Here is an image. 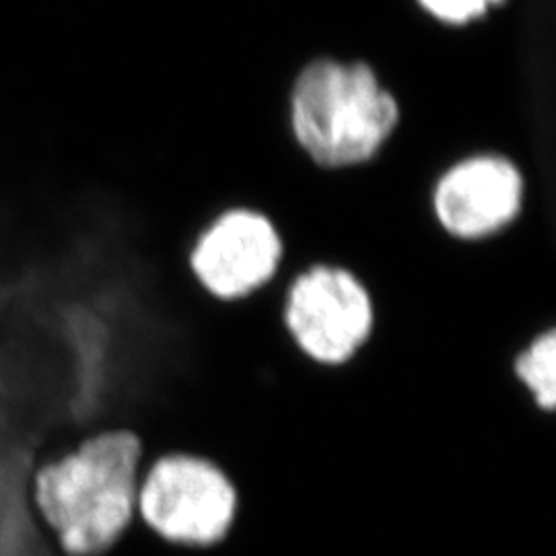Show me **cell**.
Here are the masks:
<instances>
[{"label": "cell", "mask_w": 556, "mask_h": 556, "mask_svg": "<svg viewBox=\"0 0 556 556\" xmlns=\"http://www.w3.org/2000/svg\"><path fill=\"white\" fill-rule=\"evenodd\" d=\"M147 464L144 441L128 427H105L36 464L29 505L60 555H105L128 534Z\"/></svg>", "instance_id": "obj_1"}, {"label": "cell", "mask_w": 556, "mask_h": 556, "mask_svg": "<svg viewBox=\"0 0 556 556\" xmlns=\"http://www.w3.org/2000/svg\"><path fill=\"white\" fill-rule=\"evenodd\" d=\"M291 130L324 169H349L378 157L400 122L396 98L365 62L319 59L293 83Z\"/></svg>", "instance_id": "obj_2"}, {"label": "cell", "mask_w": 556, "mask_h": 556, "mask_svg": "<svg viewBox=\"0 0 556 556\" xmlns=\"http://www.w3.org/2000/svg\"><path fill=\"white\" fill-rule=\"evenodd\" d=\"M239 505L238 484L219 462L165 452L144 466L137 521L172 548L206 551L231 534Z\"/></svg>", "instance_id": "obj_3"}, {"label": "cell", "mask_w": 556, "mask_h": 556, "mask_svg": "<svg viewBox=\"0 0 556 556\" xmlns=\"http://www.w3.org/2000/svg\"><path fill=\"white\" fill-rule=\"evenodd\" d=\"M282 324L299 353L319 367H342L367 344L374 301L351 270L318 264L291 280Z\"/></svg>", "instance_id": "obj_4"}, {"label": "cell", "mask_w": 556, "mask_h": 556, "mask_svg": "<svg viewBox=\"0 0 556 556\" xmlns=\"http://www.w3.org/2000/svg\"><path fill=\"white\" fill-rule=\"evenodd\" d=\"M282 254L273 220L252 208H231L200 233L190 252V270L211 298L233 303L268 287Z\"/></svg>", "instance_id": "obj_5"}, {"label": "cell", "mask_w": 556, "mask_h": 556, "mask_svg": "<svg viewBox=\"0 0 556 556\" xmlns=\"http://www.w3.org/2000/svg\"><path fill=\"white\" fill-rule=\"evenodd\" d=\"M526 181L516 163L480 153L450 165L433 188L439 227L457 241H484L505 231L519 217Z\"/></svg>", "instance_id": "obj_6"}, {"label": "cell", "mask_w": 556, "mask_h": 556, "mask_svg": "<svg viewBox=\"0 0 556 556\" xmlns=\"http://www.w3.org/2000/svg\"><path fill=\"white\" fill-rule=\"evenodd\" d=\"M511 374L540 413L556 408V328L532 338L514 361Z\"/></svg>", "instance_id": "obj_7"}, {"label": "cell", "mask_w": 556, "mask_h": 556, "mask_svg": "<svg viewBox=\"0 0 556 556\" xmlns=\"http://www.w3.org/2000/svg\"><path fill=\"white\" fill-rule=\"evenodd\" d=\"M418 9L445 27H466L484 20L505 0H417Z\"/></svg>", "instance_id": "obj_8"}]
</instances>
